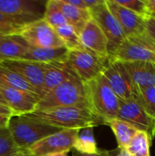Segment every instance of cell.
<instances>
[{"instance_id":"6da1fadb","label":"cell","mask_w":155,"mask_h":156,"mask_svg":"<svg viewBox=\"0 0 155 156\" xmlns=\"http://www.w3.org/2000/svg\"><path fill=\"white\" fill-rule=\"evenodd\" d=\"M26 116L64 129H82L104 125L103 122L90 109L78 107H58L48 110L35 111Z\"/></svg>"},{"instance_id":"7a4b0ae2","label":"cell","mask_w":155,"mask_h":156,"mask_svg":"<svg viewBox=\"0 0 155 156\" xmlns=\"http://www.w3.org/2000/svg\"><path fill=\"white\" fill-rule=\"evenodd\" d=\"M84 84L90 110L103 123L117 118L121 100L111 90L103 74Z\"/></svg>"},{"instance_id":"3957f363","label":"cell","mask_w":155,"mask_h":156,"mask_svg":"<svg viewBox=\"0 0 155 156\" xmlns=\"http://www.w3.org/2000/svg\"><path fill=\"white\" fill-rule=\"evenodd\" d=\"M58 107H78L90 109L85 84L79 79L69 80L43 96L36 111Z\"/></svg>"},{"instance_id":"277c9868","label":"cell","mask_w":155,"mask_h":156,"mask_svg":"<svg viewBox=\"0 0 155 156\" xmlns=\"http://www.w3.org/2000/svg\"><path fill=\"white\" fill-rule=\"evenodd\" d=\"M7 128L20 150H26L42 139L62 130L26 115L12 116Z\"/></svg>"},{"instance_id":"5b68a950","label":"cell","mask_w":155,"mask_h":156,"mask_svg":"<svg viewBox=\"0 0 155 156\" xmlns=\"http://www.w3.org/2000/svg\"><path fill=\"white\" fill-rule=\"evenodd\" d=\"M109 62L110 58H99L84 49L69 51L65 61L66 65L78 75L83 83L103 74Z\"/></svg>"},{"instance_id":"8992f818","label":"cell","mask_w":155,"mask_h":156,"mask_svg":"<svg viewBox=\"0 0 155 156\" xmlns=\"http://www.w3.org/2000/svg\"><path fill=\"white\" fill-rule=\"evenodd\" d=\"M91 18L97 23L108 39L109 58L112 57L126 39V36L117 19L106 5V0L90 9Z\"/></svg>"},{"instance_id":"52a82bcc","label":"cell","mask_w":155,"mask_h":156,"mask_svg":"<svg viewBox=\"0 0 155 156\" xmlns=\"http://www.w3.org/2000/svg\"><path fill=\"white\" fill-rule=\"evenodd\" d=\"M103 76L121 101L135 100L138 91L123 62L110 59Z\"/></svg>"},{"instance_id":"ba28073f","label":"cell","mask_w":155,"mask_h":156,"mask_svg":"<svg viewBox=\"0 0 155 156\" xmlns=\"http://www.w3.org/2000/svg\"><path fill=\"white\" fill-rule=\"evenodd\" d=\"M30 47L62 48L64 44L53 28L44 18L26 25L19 34Z\"/></svg>"},{"instance_id":"9c48e42d","label":"cell","mask_w":155,"mask_h":156,"mask_svg":"<svg viewBox=\"0 0 155 156\" xmlns=\"http://www.w3.org/2000/svg\"><path fill=\"white\" fill-rule=\"evenodd\" d=\"M79 129H64L51 134L35 144L27 152L35 156H46L51 154L69 153L74 146Z\"/></svg>"},{"instance_id":"30bf717a","label":"cell","mask_w":155,"mask_h":156,"mask_svg":"<svg viewBox=\"0 0 155 156\" xmlns=\"http://www.w3.org/2000/svg\"><path fill=\"white\" fill-rule=\"evenodd\" d=\"M0 64L21 76L37 90L39 97L41 98L48 63H41L27 59H5L1 61Z\"/></svg>"},{"instance_id":"8fae6325","label":"cell","mask_w":155,"mask_h":156,"mask_svg":"<svg viewBox=\"0 0 155 156\" xmlns=\"http://www.w3.org/2000/svg\"><path fill=\"white\" fill-rule=\"evenodd\" d=\"M118 119L129 123L138 131L148 133L153 140L155 137V119L151 117L135 101H121Z\"/></svg>"},{"instance_id":"7c38bea8","label":"cell","mask_w":155,"mask_h":156,"mask_svg":"<svg viewBox=\"0 0 155 156\" xmlns=\"http://www.w3.org/2000/svg\"><path fill=\"white\" fill-rule=\"evenodd\" d=\"M106 5L122 27L126 38L138 37L147 33V18H144L130 9L122 6L115 0H106Z\"/></svg>"},{"instance_id":"4fadbf2b","label":"cell","mask_w":155,"mask_h":156,"mask_svg":"<svg viewBox=\"0 0 155 156\" xmlns=\"http://www.w3.org/2000/svg\"><path fill=\"white\" fill-rule=\"evenodd\" d=\"M46 3L40 0H0V12L35 22L44 17Z\"/></svg>"},{"instance_id":"5bb4252c","label":"cell","mask_w":155,"mask_h":156,"mask_svg":"<svg viewBox=\"0 0 155 156\" xmlns=\"http://www.w3.org/2000/svg\"><path fill=\"white\" fill-rule=\"evenodd\" d=\"M0 92L14 116L29 114L37 110L40 97L37 94L0 86Z\"/></svg>"},{"instance_id":"9a60e30c","label":"cell","mask_w":155,"mask_h":156,"mask_svg":"<svg viewBox=\"0 0 155 156\" xmlns=\"http://www.w3.org/2000/svg\"><path fill=\"white\" fill-rule=\"evenodd\" d=\"M81 46L84 50L101 58H109L108 39L97 25L90 18L79 34Z\"/></svg>"},{"instance_id":"2e32d148","label":"cell","mask_w":155,"mask_h":156,"mask_svg":"<svg viewBox=\"0 0 155 156\" xmlns=\"http://www.w3.org/2000/svg\"><path fill=\"white\" fill-rule=\"evenodd\" d=\"M131 79L139 92L155 86V63L149 61L123 62Z\"/></svg>"},{"instance_id":"e0dca14e","label":"cell","mask_w":155,"mask_h":156,"mask_svg":"<svg viewBox=\"0 0 155 156\" xmlns=\"http://www.w3.org/2000/svg\"><path fill=\"white\" fill-rule=\"evenodd\" d=\"M72 79L79 78L71 69H69L66 65L65 62L48 64L44 78V85L42 88L41 98L52 90H54L56 87Z\"/></svg>"},{"instance_id":"ac0fdd59","label":"cell","mask_w":155,"mask_h":156,"mask_svg":"<svg viewBox=\"0 0 155 156\" xmlns=\"http://www.w3.org/2000/svg\"><path fill=\"white\" fill-rule=\"evenodd\" d=\"M110 59L119 60L122 62L149 61L155 63V53L145 47L132 42L126 38Z\"/></svg>"},{"instance_id":"d6986e66","label":"cell","mask_w":155,"mask_h":156,"mask_svg":"<svg viewBox=\"0 0 155 156\" xmlns=\"http://www.w3.org/2000/svg\"><path fill=\"white\" fill-rule=\"evenodd\" d=\"M29 47L20 35L0 36V62L5 59H23Z\"/></svg>"},{"instance_id":"ffe728a7","label":"cell","mask_w":155,"mask_h":156,"mask_svg":"<svg viewBox=\"0 0 155 156\" xmlns=\"http://www.w3.org/2000/svg\"><path fill=\"white\" fill-rule=\"evenodd\" d=\"M69 55V49L62 48H35L29 47L23 59L41 62V63H58L65 62Z\"/></svg>"},{"instance_id":"44dd1931","label":"cell","mask_w":155,"mask_h":156,"mask_svg":"<svg viewBox=\"0 0 155 156\" xmlns=\"http://www.w3.org/2000/svg\"><path fill=\"white\" fill-rule=\"evenodd\" d=\"M60 10L62 11L67 23L74 27V29L80 34L88 21L91 18L90 10H83L67 4L64 0H57Z\"/></svg>"},{"instance_id":"7402d4cb","label":"cell","mask_w":155,"mask_h":156,"mask_svg":"<svg viewBox=\"0 0 155 156\" xmlns=\"http://www.w3.org/2000/svg\"><path fill=\"white\" fill-rule=\"evenodd\" d=\"M104 125H108L112 130L117 140L118 148L120 150L126 149V147L129 145V144L138 132V130H136L134 127L118 118L107 121Z\"/></svg>"},{"instance_id":"603a6c76","label":"cell","mask_w":155,"mask_h":156,"mask_svg":"<svg viewBox=\"0 0 155 156\" xmlns=\"http://www.w3.org/2000/svg\"><path fill=\"white\" fill-rule=\"evenodd\" d=\"M0 86L37 94V90L21 76L0 64ZM39 96V95H38Z\"/></svg>"},{"instance_id":"cb8c5ba5","label":"cell","mask_w":155,"mask_h":156,"mask_svg":"<svg viewBox=\"0 0 155 156\" xmlns=\"http://www.w3.org/2000/svg\"><path fill=\"white\" fill-rule=\"evenodd\" d=\"M152 142L153 138L148 133L138 131L124 150L130 156H151Z\"/></svg>"},{"instance_id":"d4e9b609","label":"cell","mask_w":155,"mask_h":156,"mask_svg":"<svg viewBox=\"0 0 155 156\" xmlns=\"http://www.w3.org/2000/svg\"><path fill=\"white\" fill-rule=\"evenodd\" d=\"M93 128L86 127L79 129L73 146L77 152L81 154H95L100 151L94 137Z\"/></svg>"},{"instance_id":"484cf974","label":"cell","mask_w":155,"mask_h":156,"mask_svg":"<svg viewBox=\"0 0 155 156\" xmlns=\"http://www.w3.org/2000/svg\"><path fill=\"white\" fill-rule=\"evenodd\" d=\"M32 22L0 12V35H19L22 29Z\"/></svg>"},{"instance_id":"4316f807","label":"cell","mask_w":155,"mask_h":156,"mask_svg":"<svg viewBox=\"0 0 155 156\" xmlns=\"http://www.w3.org/2000/svg\"><path fill=\"white\" fill-rule=\"evenodd\" d=\"M56 31L60 39L62 40L64 47L68 48L69 51L83 49L80 42L79 34L74 29V27L67 24L56 28Z\"/></svg>"},{"instance_id":"83f0119b","label":"cell","mask_w":155,"mask_h":156,"mask_svg":"<svg viewBox=\"0 0 155 156\" xmlns=\"http://www.w3.org/2000/svg\"><path fill=\"white\" fill-rule=\"evenodd\" d=\"M43 18L55 29L68 24L57 0L47 1Z\"/></svg>"},{"instance_id":"f1b7e54d","label":"cell","mask_w":155,"mask_h":156,"mask_svg":"<svg viewBox=\"0 0 155 156\" xmlns=\"http://www.w3.org/2000/svg\"><path fill=\"white\" fill-rule=\"evenodd\" d=\"M135 101L151 117L155 119V86L140 90Z\"/></svg>"},{"instance_id":"f546056e","label":"cell","mask_w":155,"mask_h":156,"mask_svg":"<svg viewBox=\"0 0 155 156\" xmlns=\"http://www.w3.org/2000/svg\"><path fill=\"white\" fill-rule=\"evenodd\" d=\"M21 151L15 144L7 127L0 129V156H14Z\"/></svg>"},{"instance_id":"4dcf8cb0","label":"cell","mask_w":155,"mask_h":156,"mask_svg":"<svg viewBox=\"0 0 155 156\" xmlns=\"http://www.w3.org/2000/svg\"><path fill=\"white\" fill-rule=\"evenodd\" d=\"M115 1L122 6L130 9L131 11L138 14L139 16L144 18H147L150 16L145 0H123V1L115 0Z\"/></svg>"},{"instance_id":"1f68e13d","label":"cell","mask_w":155,"mask_h":156,"mask_svg":"<svg viewBox=\"0 0 155 156\" xmlns=\"http://www.w3.org/2000/svg\"><path fill=\"white\" fill-rule=\"evenodd\" d=\"M116 152H117V150H114V151L100 150L98 153H95V154H81V153L75 151L72 156H117L119 153L115 154Z\"/></svg>"},{"instance_id":"d6a6232c","label":"cell","mask_w":155,"mask_h":156,"mask_svg":"<svg viewBox=\"0 0 155 156\" xmlns=\"http://www.w3.org/2000/svg\"><path fill=\"white\" fill-rule=\"evenodd\" d=\"M146 31L147 34L155 40V18L149 16L146 19Z\"/></svg>"},{"instance_id":"836d02e7","label":"cell","mask_w":155,"mask_h":156,"mask_svg":"<svg viewBox=\"0 0 155 156\" xmlns=\"http://www.w3.org/2000/svg\"><path fill=\"white\" fill-rule=\"evenodd\" d=\"M64 1L67 4H69L72 6H75L77 8L83 9V10H89L84 0H64Z\"/></svg>"},{"instance_id":"e575fe53","label":"cell","mask_w":155,"mask_h":156,"mask_svg":"<svg viewBox=\"0 0 155 156\" xmlns=\"http://www.w3.org/2000/svg\"><path fill=\"white\" fill-rule=\"evenodd\" d=\"M11 117L12 116H9V115H1L0 114V129L8 126Z\"/></svg>"},{"instance_id":"d590c367","label":"cell","mask_w":155,"mask_h":156,"mask_svg":"<svg viewBox=\"0 0 155 156\" xmlns=\"http://www.w3.org/2000/svg\"><path fill=\"white\" fill-rule=\"evenodd\" d=\"M0 114H1V115L14 116V112H12V110H11L8 106L3 105V104H0Z\"/></svg>"},{"instance_id":"8d00e7d4","label":"cell","mask_w":155,"mask_h":156,"mask_svg":"<svg viewBox=\"0 0 155 156\" xmlns=\"http://www.w3.org/2000/svg\"><path fill=\"white\" fill-rule=\"evenodd\" d=\"M85 1V4L88 7V9H91L95 6H97L98 5L101 4L104 0H84Z\"/></svg>"},{"instance_id":"74e56055","label":"cell","mask_w":155,"mask_h":156,"mask_svg":"<svg viewBox=\"0 0 155 156\" xmlns=\"http://www.w3.org/2000/svg\"><path fill=\"white\" fill-rule=\"evenodd\" d=\"M150 16L155 13V0H145Z\"/></svg>"},{"instance_id":"f35d334b","label":"cell","mask_w":155,"mask_h":156,"mask_svg":"<svg viewBox=\"0 0 155 156\" xmlns=\"http://www.w3.org/2000/svg\"><path fill=\"white\" fill-rule=\"evenodd\" d=\"M14 156H35L32 154H30L29 152H27L26 150H21L18 153H16Z\"/></svg>"},{"instance_id":"ab89813d","label":"cell","mask_w":155,"mask_h":156,"mask_svg":"<svg viewBox=\"0 0 155 156\" xmlns=\"http://www.w3.org/2000/svg\"><path fill=\"white\" fill-rule=\"evenodd\" d=\"M46 156H68V153H58V154H51Z\"/></svg>"},{"instance_id":"60d3db41","label":"cell","mask_w":155,"mask_h":156,"mask_svg":"<svg viewBox=\"0 0 155 156\" xmlns=\"http://www.w3.org/2000/svg\"><path fill=\"white\" fill-rule=\"evenodd\" d=\"M117 156H130L129 154L125 151V150H120L119 151V154Z\"/></svg>"},{"instance_id":"b9f144b4","label":"cell","mask_w":155,"mask_h":156,"mask_svg":"<svg viewBox=\"0 0 155 156\" xmlns=\"http://www.w3.org/2000/svg\"><path fill=\"white\" fill-rule=\"evenodd\" d=\"M0 104H3V105H6V106H7V104H6L5 101L4 100V98H3V96H2V94H1V92H0Z\"/></svg>"},{"instance_id":"7bdbcfd3","label":"cell","mask_w":155,"mask_h":156,"mask_svg":"<svg viewBox=\"0 0 155 156\" xmlns=\"http://www.w3.org/2000/svg\"><path fill=\"white\" fill-rule=\"evenodd\" d=\"M150 16H152V17H153V18H155V13H153V14H152Z\"/></svg>"},{"instance_id":"ee69618b","label":"cell","mask_w":155,"mask_h":156,"mask_svg":"<svg viewBox=\"0 0 155 156\" xmlns=\"http://www.w3.org/2000/svg\"><path fill=\"white\" fill-rule=\"evenodd\" d=\"M0 36H2V35H0Z\"/></svg>"}]
</instances>
